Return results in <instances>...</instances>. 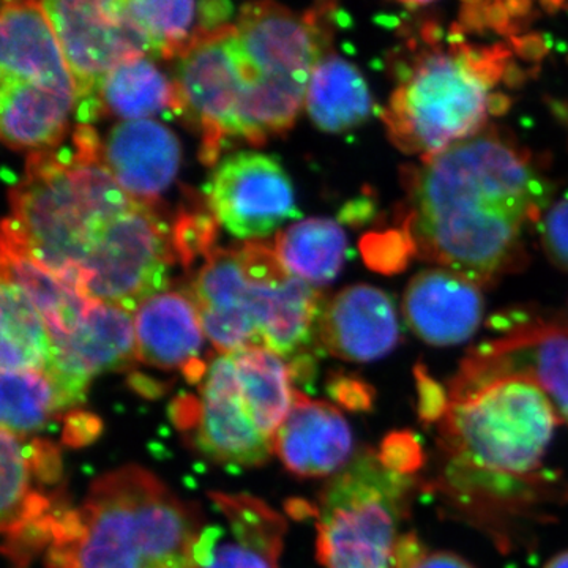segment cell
Masks as SVG:
<instances>
[{
	"mask_svg": "<svg viewBox=\"0 0 568 568\" xmlns=\"http://www.w3.org/2000/svg\"><path fill=\"white\" fill-rule=\"evenodd\" d=\"M402 233L409 253L477 286L515 271L525 233L551 189L528 152L481 132L406 173Z\"/></svg>",
	"mask_w": 568,
	"mask_h": 568,
	"instance_id": "obj_1",
	"label": "cell"
},
{
	"mask_svg": "<svg viewBox=\"0 0 568 568\" xmlns=\"http://www.w3.org/2000/svg\"><path fill=\"white\" fill-rule=\"evenodd\" d=\"M200 508L159 477L123 466L97 478L80 507H63L52 526L47 568H200Z\"/></svg>",
	"mask_w": 568,
	"mask_h": 568,
	"instance_id": "obj_2",
	"label": "cell"
},
{
	"mask_svg": "<svg viewBox=\"0 0 568 568\" xmlns=\"http://www.w3.org/2000/svg\"><path fill=\"white\" fill-rule=\"evenodd\" d=\"M559 424L548 396L519 377L448 398L436 424L448 459L439 489L476 503H529L552 481L541 467Z\"/></svg>",
	"mask_w": 568,
	"mask_h": 568,
	"instance_id": "obj_3",
	"label": "cell"
},
{
	"mask_svg": "<svg viewBox=\"0 0 568 568\" xmlns=\"http://www.w3.org/2000/svg\"><path fill=\"white\" fill-rule=\"evenodd\" d=\"M457 32L446 47L429 43L417 51L383 112L390 141L422 160L477 136L496 104H506L495 88L506 78L510 50L476 47Z\"/></svg>",
	"mask_w": 568,
	"mask_h": 568,
	"instance_id": "obj_4",
	"label": "cell"
},
{
	"mask_svg": "<svg viewBox=\"0 0 568 568\" xmlns=\"http://www.w3.org/2000/svg\"><path fill=\"white\" fill-rule=\"evenodd\" d=\"M410 480L366 450L332 477L316 508L317 559L325 568H394Z\"/></svg>",
	"mask_w": 568,
	"mask_h": 568,
	"instance_id": "obj_5",
	"label": "cell"
},
{
	"mask_svg": "<svg viewBox=\"0 0 568 568\" xmlns=\"http://www.w3.org/2000/svg\"><path fill=\"white\" fill-rule=\"evenodd\" d=\"M10 209L2 241L20 246L80 290L78 274L97 230L71 179L65 149L29 155L24 178L11 189Z\"/></svg>",
	"mask_w": 568,
	"mask_h": 568,
	"instance_id": "obj_6",
	"label": "cell"
},
{
	"mask_svg": "<svg viewBox=\"0 0 568 568\" xmlns=\"http://www.w3.org/2000/svg\"><path fill=\"white\" fill-rule=\"evenodd\" d=\"M175 261L173 234L152 205L136 204L93 237L78 274L81 293L133 315L166 291Z\"/></svg>",
	"mask_w": 568,
	"mask_h": 568,
	"instance_id": "obj_7",
	"label": "cell"
},
{
	"mask_svg": "<svg viewBox=\"0 0 568 568\" xmlns=\"http://www.w3.org/2000/svg\"><path fill=\"white\" fill-rule=\"evenodd\" d=\"M43 9L73 77L78 95L74 118L80 125H91L102 114L97 95L104 80L123 62L151 58V44L122 2L50 0L43 2Z\"/></svg>",
	"mask_w": 568,
	"mask_h": 568,
	"instance_id": "obj_8",
	"label": "cell"
},
{
	"mask_svg": "<svg viewBox=\"0 0 568 568\" xmlns=\"http://www.w3.org/2000/svg\"><path fill=\"white\" fill-rule=\"evenodd\" d=\"M178 61L174 114L200 129L201 160L213 164L227 140L241 136L239 114L246 80L235 26H224Z\"/></svg>",
	"mask_w": 568,
	"mask_h": 568,
	"instance_id": "obj_9",
	"label": "cell"
},
{
	"mask_svg": "<svg viewBox=\"0 0 568 568\" xmlns=\"http://www.w3.org/2000/svg\"><path fill=\"white\" fill-rule=\"evenodd\" d=\"M334 6L304 13L274 2L246 3L234 22L246 89L260 81L308 85L334 32Z\"/></svg>",
	"mask_w": 568,
	"mask_h": 568,
	"instance_id": "obj_10",
	"label": "cell"
},
{
	"mask_svg": "<svg viewBox=\"0 0 568 568\" xmlns=\"http://www.w3.org/2000/svg\"><path fill=\"white\" fill-rule=\"evenodd\" d=\"M519 377L536 384L568 426V327L536 321L508 328L499 338L469 351L448 384V398H458L493 381Z\"/></svg>",
	"mask_w": 568,
	"mask_h": 568,
	"instance_id": "obj_11",
	"label": "cell"
},
{
	"mask_svg": "<svg viewBox=\"0 0 568 568\" xmlns=\"http://www.w3.org/2000/svg\"><path fill=\"white\" fill-rule=\"evenodd\" d=\"M213 219L244 241L274 233L297 216L293 183L274 156L239 152L226 156L205 186Z\"/></svg>",
	"mask_w": 568,
	"mask_h": 568,
	"instance_id": "obj_12",
	"label": "cell"
},
{
	"mask_svg": "<svg viewBox=\"0 0 568 568\" xmlns=\"http://www.w3.org/2000/svg\"><path fill=\"white\" fill-rule=\"evenodd\" d=\"M239 252L250 276L246 306L260 328L261 345L286 358L304 354L316 335L323 295L291 275L275 248L263 242H245Z\"/></svg>",
	"mask_w": 568,
	"mask_h": 568,
	"instance_id": "obj_13",
	"label": "cell"
},
{
	"mask_svg": "<svg viewBox=\"0 0 568 568\" xmlns=\"http://www.w3.org/2000/svg\"><path fill=\"white\" fill-rule=\"evenodd\" d=\"M51 345L47 373L61 396L62 409H70L84 402L93 377L134 364V315L122 306L91 301L77 328Z\"/></svg>",
	"mask_w": 568,
	"mask_h": 568,
	"instance_id": "obj_14",
	"label": "cell"
},
{
	"mask_svg": "<svg viewBox=\"0 0 568 568\" xmlns=\"http://www.w3.org/2000/svg\"><path fill=\"white\" fill-rule=\"evenodd\" d=\"M194 426L197 448L223 465L263 466L275 452L274 440L260 432L246 409L230 354H220L207 366Z\"/></svg>",
	"mask_w": 568,
	"mask_h": 568,
	"instance_id": "obj_15",
	"label": "cell"
},
{
	"mask_svg": "<svg viewBox=\"0 0 568 568\" xmlns=\"http://www.w3.org/2000/svg\"><path fill=\"white\" fill-rule=\"evenodd\" d=\"M220 521L205 526L197 545L200 568H280L286 521L250 495L211 493Z\"/></svg>",
	"mask_w": 568,
	"mask_h": 568,
	"instance_id": "obj_16",
	"label": "cell"
},
{
	"mask_svg": "<svg viewBox=\"0 0 568 568\" xmlns=\"http://www.w3.org/2000/svg\"><path fill=\"white\" fill-rule=\"evenodd\" d=\"M316 338L325 353L342 361L365 364L386 357L399 342L394 301L368 284L346 287L321 310Z\"/></svg>",
	"mask_w": 568,
	"mask_h": 568,
	"instance_id": "obj_17",
	"label": "cell"
},
{
	"mask_svg": "<svg viewBox=\"0 0 568 568\" xmlns=\"http://www.w3.org/2000/svg\"><path fill=\"white\" fill-rule=\"evenodd\" d=\"M250 276L239 248H215L204 257L192 295L204 335L220 354L261 345L260 331L246 310Z\"/></svg>",
	"mask_w": 568,
	"mask_h": 568,
	"instance_id": "obj_18",
	"label": "cell"
},
{
	"mask_svg": "<svg viewBox=\"0 0 568 568\" xmlns=\"http://www.w3.org/2000/svg\"><path fill=\"white\" fill-rule=\"evenodd\" d=\"M353 432L342 410L301 392L274 439L284 467L301 478L336 476L351 465Z\"/></svg>",
	"mask_w": 568,
	"mask_h": 568,
	"instance_id": "obj_19",
	"label": "cell"
},
{
	"mask_svg": "<svg viewBox=\"0 0 568 568\" xmlns=\"http://www.w3.org/2000/svg\"><path fill=\"white\" fill-rule=\"evenodd\" d=\"M403 312L418 338L433 346H454L476 334L484 297L476 283L446 268H429L407 284Z\"/></svg>",
	"mask_w": 568,
	"mask_h": 568,
	"instance_id": "obj_20",
	"label": "cell"
},
{
	"mask_svg": "<svg viewBox=\"0 0 568 568\" xmlns=\"http://www.w3.org/2000/svg\"><path fill=\"white\" fill-rule=\"evenodd\" d=\"M181 142L151 119L118 123L103 142V156L123 192L152 205L170 189L181 166Z\"/></svg>",
	"mask_w": 568,
	"mask_h": 568,
	"instance_id": "obj_21",
	"label": "cell"
},
{
	"mask_svg": "<svg viewBox=\"0 0 568 568\" xmlns=\"http://www.w3.org/2000/svg\"><path fill=\"white\" fill-rule=\"evenodd\" d=\"M0 78L2 81L32 82L77 93L61 43L43 3L3 2L0 13Z\"/></svg>",
	"mask_w": 568,
	"mask_h": 568,
	"instance_id": "obj_22",
	"label": "cell"
},
{
	"mask_svg": "<svg viewBox=\"0 0 568 568\" xmlns=\"http://www.w3.org/2000/svg\"><path fill=\"white\" fill-rule=\"evenodd\" d=\"M138 361L163 369L181 368L189 379H203L200 358L203 324L192 295L163 291L142 302L134 313Z\"/></svg>",
	"mask_w": 568,
	"mask_h": 568,
	"instance_id": "obj_23",
	"label": "cell"
},
{
	"mask_svg": "<svg viewBox=\"0 0 568 568\" xmlns=\"http://www.w3.org/2000/svg\"><path fill=\"white\" fill-rule=\"evenodd\" d=\"M74 92L32 82L2 81L0 133L14 151L40 152L58 148L77 111Z\"/></svg>",
	"mask_w": 568,
	"mask_h": 568,
	"instance_id": "obj_24",
	"label": "cell"
},
{
	"mask_svg": "<svg viewBox=\"0 0 568 568\" xmlns=\"http://www.w3.org/2000/svg\"><path fill=\"white\" fill-rule=\"evenodd\" d=\"M142 36L151 44L152 55L179 59L209 36L231 24L233 6L223 0L205 2H122Z\"/></svg>",
	"mask_w": 568,
	"mask_h": 568,
	"instance_id": "obj_25",
	"label": "cell"
},
{
	"mask_svg": "<svg viewBox=\"0 0 568 568\" xmlns=\"http://www.w3.org/2000/svg\"><path fill=\"white\" fill-rule=\"evenodd\" d=\"M2 278L17 284L31 298L47 324L51 342L71 334L92 301L69 280L7 241H2Z\"/></svg>",
	"mask_w": 568,
	"mask_h": 568,
	"instance_id": "obj_26",
	"label": "cell"
},
{
	"mask_svg": "<svg viewBox=\"0 0 568 568\" xmlns=\"http://www.w3.org/2000/svg\"><path fill=\"white\" fill-rule=\"evenodd\" d=\"M230 355L250 416L260 432L274 440L297 394L293 364L265 346H248Z\"/></svg>",
	"mask_w": 568,
	"mask_h": 568,
	"instance_id": "obj_27",
	"label": "cell"
},
{
	"mask_svg": "<svg viewBox=\"0 0 568 568\" xmlns=\"http://www.w3.org/2000/svg\"><path fill=\"white\" fill-rule=\"evenodd\" d=\"M305 104L316 126L328 133L361 125L373 110L368 84L361 71L335 52L324 55L313 70Z\"/></svg>",
	"mask_w": 568,
	"mask_h": 568,
	"instance_id": "obj_28",
	"label": "cell"
},
{
	"mask_svg": "<svg viewBox=\"0 0 568 568\" xmlns=\"http://www.w3.org/2000/svg\"><path fill=\"white\" fill-rule=\"evenodd\" d=\"M275 252L291 275L312 286H323L334 282L342 271L346 234L334 220H302L276 235Z\"/></svg>",
	"mask_w": 568,
	"mask_h": 568,
	"instance_id": "obj_29",
	"label": "cell"
},
{
	"mask_svg": "<svg viewBox=\"0 0 568 568\" xmlns=\"http://www.w3.org/2000/svg\"><path fill=\"white\" fill-rule=\"evenodd\" d=\"M52 357L50 332L37 306L17 284L0 286V366L2 369L48 372Z\"/></svg>",
	"mask_w": 568,
	"mask_h": 568,
	"instance_id": "obj_30",
	"label": "cell"
},
{
	"mask_svg": "<svg viewBox=\"0 0 568 568\" xmlns=\"http://www.w3.org/2000/svg\"><path fill=\"white\" fill-rule=\"evenodd\" d=\"M100 112L126 121L175 110L174 82L168 80L149 55L123 62L112 70L97 95Z\"/></svg>",
	"mask_w": 568,
	"mask_h": 568,
	"instance_id": "obj_31",
	"label": "cell"
},
{
	"mask_svg": "<svg viewBox=\"0 0 568 568\" xmlns=\"http://www.w3.org/2000/svg\"><path fill=\"white\" fill-rule=\"evenodd\" d=\"M0 395L2 429L20 439L40 432L63 410L50 375L39 369H2Z\"/></svg>",
	"mask_w": 568,
	"mask_h": 568,
	"instance_id": "obj_32",
	"label": "cell"
},
{
	"mask_svg": "<svg viewBox=\"0 0 568 568\" xmlns=\"http://www.w3.org/2000/svg\"><path fill=\"white\" fill-rule=\"evenodd\" d=\"M532 13L528 2L466 3L462 11L459 31H518Z\"/></svg>",
	"mask_w": 568,
	"mask_h": 568,
	"instance_id": "obj_33",
	"label": "cell"
},
{
	"mask_svg": "<svg viewBox=\"0 0 568 568\" xmlns=\"http://www.w3.org/2000/svg\"><path fill=\"white\" fill-rule=\"evenodd\" d=\"M215 219L204 213L185 212L179 216L173 234L175 254L183 265H189L197 256L213 252Z\"/></svg>",
	"mask_w": 568,
	"mask_h": 568,
	"instance_id": "obj_34",
	"label": "cell"
},
{
	"mask_svg": "<svg viewBox=\"0 0 568 568\" xmlns=\"http://www.w3.org/2000/svg\"><path fill=\"white\" fill-rule=\"evenodd\" d=\"M377 458L388 470L405 477L413 476L425 463L424 448L410 432L390 433L381 444Z\"/></svg>",
	"mask_w": 568,
	"mask_h": 568,
	"instance_id": "obj_35",
	"label": "cell"
},
{
	"mask_svg": "<svg viewBox=\"0 0 568 568\" xmlns=\"http://www.w3.org/2000/svg\"><path fill=\"white\" fill-rule=\"evenodd\" d=\"M544 246L552 263L568 271V200L559 201L547 212Z\"/></svg>",
	"mask_w": 568,
	"mask_h": 568,
	"instance_id": "obj_36",
	"label": "cell"
},
{
	"mask_svg": "<svg viewBox=\"0 0 568 568\" xmlns=\"http://www.w3.org/2000/svg\"><path fill=\"white\" fill-rule=\"evenodd\" d=\"M418 387V414L425 424H437L448 406V392L432 379L422 366L416 369Z\"/></svg>",
	"mask_w": 568,
	"mask_h": 568,
	"instance_id": "obj_37",
	"label": "cell"
},
{
	"mask_svg": "<svg viewBox=\"0 0 568 568\" xmlns=\"http://www.w3.org/2000/svg\"><path fill=\"white\" fill-rule=\"evenodd\" d=\"M328 390L339 405L351 410L372 409L373 402H375V390L365 381L353 376L332 377Z\"/></svg>",
	"mask_w": 568,
	"mask_h": 568,
	"instance_id": "obj_38",
	"label": "cell"
},
{
	"mask_svg": "<svg viewBox=\"0 0 568 568\" xmlns=\"http://www.w3.org/2000/svg\"><path fill=\"white\" fill-rule=\"evenodd\" d=\"M409 568H474L462 556L448 551H426Z\"/></svg>",
	"mask_w": 568,
	"mask_h": 568,
	"instance_id": "obj_39",
	"label": "cell"
},
{
	"mask_svg": "<svg viewBox=\"0 0 568 568\" xmlns=\"http://www.w3.org/2000/svg\"><path fill=\"white\" fill-rule=\"evenodd\" d=\"M73 417L69 428H67V440L70 444L88 443L91 440V435L95 436L100 429V422L97 418L88 416V414H77Z\"/></svg>",
	"mask_w": 568,
	"mask_h": 568,
	"instance_id": "obj_40",
	"label": "cell"
},
{
	"mask_svg": "<svg viewBox=\"0 0 568 568\" xmlns=\"http://www.w3.org/2000/svg\"><path fill=\"white\" fill-rule=\"evenodd\" d=\"M545 568H568V551L560 552V555L549 559Z\"/></svg>",
	"mask_w": 568,
	"mask_h": 568,
	"instance_id": "obj_41",
	"label": "cell"
},
{
	"mask_svg": "<svg viewBox=\"0 0 568 568\" xmlns=\"http://www.w3.org/2000/svg\"><path fill=\"white\" fill-rule=\"evenodd\" d=\"M567 123H568V112H567Z\"/></svg>",
	"mask_w": 568,
	"mask_h": 568,
	"instance_id": "obj_42",
	"label": "cell"
}]
</instances>
